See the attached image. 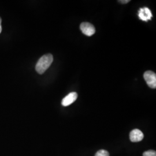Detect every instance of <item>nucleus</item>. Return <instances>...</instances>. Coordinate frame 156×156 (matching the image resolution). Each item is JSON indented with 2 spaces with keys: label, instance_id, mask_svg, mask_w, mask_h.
I'll return each mask as SVG.
<instances>
[{
  "label": "nucleus",
  "instance_id": "obj_1",
  "mask_svg": "<svg viewBox=\"0 0 156 156\" xmlns=\"http://www.w3.org/2000/svg\"><path fill=\"white\" fill-rule=\"evenodd\" d=\"M53 62V57L51 54H46L41 57L36 64V71L39 74H43L49 68Z\"/></svg>",
  "mask_w": 156,
  "mask_h": 156
},
{
  "label": "nucleus",
  "instance_id": "obj_2",
  "mask_svg": "<svg viewBox=\"0 0 156 156\" xmlns=\"http://www.w3.org/2000/svg\"><path fill=\"white\" fill-rule=\"evenodd\" d=\"M144 78L148 86L151 89L156 88V74L151 71H146L144 74Z\"/></svg>",
  "mask_w": 156,
  "mask_h": 156
},
{
  "label": "nucleus",
  "instance_id": "obj_3",
  "mask_svg": "<svg viewBox=\"0 0 156 156\" xmlns=\"http://www.w3.org/2000/svg\"><path fill=\"white\" fill-rule=\"evenodd\" d=\"M80 28L83 34L87 36H91L95 33V29L94 26L90 23H82L80 26Z\"/></svg>",
  "mask_w": 156,
  "mask_h": 156
},
{
  "label": "nucleus",
  "instance_id": "obj_4",
  "mask_svg": "<svg viewBox=\"0 0 156 156\" xmlns=\"http://www.w3.org/2000/svg\"><path fill=\"white\" fill-rule=\"evenodd\" d=\"M144 137L143 133L138 129H134L129 134V139L133 142H140L144 139Z\"/></svg>",
  "mask_w": 156,
  "mask_h": 156
},
{
  "label": "nucleus",
  "instance_id": "obj_5",
  "mask_svg": "<svg viewBox=\"0 0 156 156\" xmlns=\"http://www.w3.org/2000/svg\"><path fill=\"white\" fill-rule=\"evenodd\" d=\"M138 15L140 20L145 22L151 20L152 17V13L151 10L147 7L140 8V11L138 12Z\"/></svg>",
  "mask_w": 156,
  "mask_h": 156
},
{
  "label": "nucleus",
  "instance_id": "obj_6",
  "mask_svg": "<svg viewBox=\"0 0 156 156\" xmlns=\"http://www.w3.org/2000/svg\"><path fill=\"white\" fill-rule=\"evenodd\" d=\"M77 98L78 94L76 92L71 93L63 98L62 102V105L64 106H69L76 100Z\"/></svg>",
  "mask_w": 156,
  "mask_h": 156
},
{
  "label": "nucleus",
  "instance_id": "obj_7",
  "mask_svg": "<svg viewBox=\"0 0 156 156\" xmlns=\"http://www.w3.org/2000/svg\"><path fill=\"white\" fill-rule=\"evenodd\" d=\"M95 156H109V154L106 151L100 150L96 153Z\"/></svg>",
  "mask_w": 156,
  "mask_h": 156
},
{
  "label": "nucleus",
  "instance_id": "obj_8",
  "mask_svg": "<svg viewBox=\"0 0 156 156\" xmlns=\"http://www.w3.org/2000/svg\"><path fill=\"white\" fill-rule=\"evenodd\" d=\"M143 156H156V152L154 151H146L143 153Z\"/></svg>",
  "mask_w": 156,
  "mask_h": 156
},
{
  "label": "nucleus",
  "instance_id": "obj_9",
  "mask_svg": "<svg viewBox=\"0 0 156 156\" xmlns=\"http://www.w3.org/2000/svg\"><path fill=\"white\" fill-rule=\"evenodd\" d=\"M118 1L122 4H127L130 1L129 0H121V1Z\"/></svg>",
  "mask_w": 156,
  "mask_h": 156
},
{
  "label": "nucleus",
  "instance_id": "obj_10",
  "mask_svg": "<svg viewBox=\"0 0 156 156\" xmlns=\"http://www.w3.org/2000/svg\"><path fill=\"white\" fill-rule=\"evenodd\" d=\"M1 21H2V20H1V17H0V34L1 33V31H2V27H1Z\"/></svg>",
  "mask_w": 156,
  "mask_h": 156
}]
</instances>
